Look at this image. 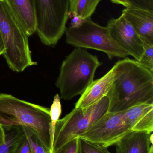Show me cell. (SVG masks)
Wrapping results in <instances>:
<instances>
[{
    "label": "cell",
    "mask_w": 153,
    "mask_h": 153,
    "mask_svg": "<svg viewBox=\"0 0 153 153\" xmlns=\"http://www.w3.org/2000/svg\"><path fill=\"white\" fill-rule=\"evenodd\" d=\"M101 1L73 0L71 13H75L83 19H90Z\"/></svg>",
    "instance_id": "16"
},
{
    "label": "cell",
    "mask_w": 153,
    "mask_h": 153,
    "mask_svg": "<svg viewBox=\"0 0 153 153\" xmlns=\"http://www.w3.org/2000/svg\"><path fill=\"white\" fill-rule=\"evenodd\" d=\"M70 17L71 18V26L70 27L72 28L80 27L85 20L73 13L70 14L69 18Z\"/></svg>",
    "instance_id": "24"
},
{
    "label": "cell",
    "mask_w": 153,
    "mask_h": 153,
    "mask_svg": "<svg viewBox=\"0 0 153 153\" xmlns=\"http://www.w3.org/2000/svg\"><path fill=\"white\" fill-rule=\"evenodd\" d=\"M28 36L36 31L34 0H3Z\"/></svg>",
    "instance_id": "14"
},
{
    "label": "cell",
    "mask_w": 153,
    "mask_h": 153,
    "mask_svg": "<svg viewBox=\"0 0 153 153\" xmlns=\"http://www.w3.org/2000/svg\"><path fill=\"white\" fill-rule=\"evenodd\" d=\"M122 15L130 22L143 41L153 44V12L130 6L123 10Z\"/></svg>",
    "instance_id": "11"
},
{
    "label": "cell",
    "mask_w": 153,
    "mask_h": 153,
    "mask_svg": "<svg viewBox=\"0 0 153 153\" xmlns=\"http://www.w3.org/2000/svg\"><path fill=\"white\" fill-rule=\"evenodd\" d=\"M144 53L138 62L145 68L153 73V44L143 42Z\"/></svg>",
    "instance_id": "20"
},
{
    "label": "cell",
    "mask_w": 153,
    "mask_h": 153,
    "mask_svg": "<svg viewBox=\"0 0 153 153\" xmlns=\"http://www.w3.org/2000/svg\"><path fill=\"white\" fill-rule=\"evenodd\" d=\"M14 153H33L27 137H25L17 146Z\"/></svg>",
    "instance_id": "23"
},
{
    "label": "cell",
    "mask_w": 153,
    "mask_h": 153,
    "mask_svg": "<svg viewBox=\"0 0 153 153\" xmlns=\"http://www.w3.org/2000/svg\"><path fill=\"white\" fill-rule=\"evenodd\" d=\"M153 135L145 131H132L116 144V153H150Z\"/></svg>",
    "instance_id": "13"
},
{
    "label": "cell",
    "mask_w": 153,
    "mask_h": 153,
    "mask_svg": "<svg viewBox=\"0 0 153 153\" xmlns=\"http://www.w3.org/2000/svg\"><path fill=\"white\" fill-rule=\"evenodd\" d=\"M129 1L131 6L153 12V0H129Z\"/></svg>",
    "instance_id": "22"
},
{
    "label": "cell",
    "mask_w": 153,
    "mask_h": 153,
    "mask_svg": "<svg viewBox=\"0 0 153 153\" xmlns=\"http://www.w3.org/2000/svg\"><path fill=\"white\" fill-rule=\"evenodd\" d=\"M116 77L115 65L102 77L93 81L81 94L75 108H84L93 105L107 96Z\"/></svg>",
    "instance_id": "10"
},
{
    "label": "cell",
    "mask_w": 153,
    "mask_h": 153,
    "mask_svg": "<svg viewBox=\"0 0 153 153\" xmlns=\"http://www.w3.org/2000/svg\"><path fill=\"white\" fill-rule=\"evenodd\" d=\"M110 100L105 96L99 101L86 108H75L59 119L55 127L53 153L68 142L79 137L109 111Z\"/></svg>",
    "instance_id": "6"
},
{
    "label": "cell",
    "mask_w": 153,
    "mask_h": 153,
    "mask_svg": "<svg viewBox=\"0 0 153 153\" xmlns=\"http://www.w3.org/2000/svg\"><path fill=\"white\" fill-rule=\"evenodd\" d=\"M79 137L68 142L54 153H79Z\"/></svg>",
    "instance_id": "21"
},
{
    "label": "cell",
    "mask_w": 153,
    "mask_h": 153,
    "mask_svg": "<svg viewBox=\"0 0 153 153\" xmlns=\"http://www.w3.org/2000/svg\"><path fill=\"white\" fill-rule=\"evenodd\" d=\"M23 127L33 153H50L43 145L35 130L28 127Z\"/></svg>",
    "instance_id": "18"
},
{
    "label": "cell",
    "mask_w": 153,
    "mask_h": 153,
    "mask_svg": "<svg viewBox=\"0 0 153 153\" xmlns=\"http://www.w3.org/2000/svg\"><path fill=\"white\" fill-rule=\"evenodd\" d=\"M107 27L113 39L139 62L144 53L143 41L124 15L110 20Z\"/></svg>",
    "instance_id": "9"
},
{
    "label": "cell",
    "mask_w": 153,
    "mask_h": 153,
    "mask_svg": "<svg viewBox=\"0 0 153 153\" xmlns=\"http://www.w3.org/2000/svg\"><path fill=\"white\" fill-rule=\"evenodd\" d=\"M116 77L107 96L109 111H124L142 103H153V73L129 58L115 65Z\"/></svg>",
    "instance_id": "1"
},
{
    "label": "cell",
    "mask_w": 153,
    "mask_h": 153,
    "mask_svg": "<svg viewBox=\"0 0 153 153\" xmlns=\"http://www.w3.org/2000/svg\"><path fill=\"white\" fill-rule=\"evenodd\" d=\"M102 65L87 49L75 48L63 62L56 82L60 98L69 100L81 94L94 81L95 72Z\"/></svg>",
    "instance_id": "3"
},
{
    "label": "cell",
    "mask_w": 153,
    "mask_h": 153,
    "mask_svg": "<svg viewBox=\"0 0 153 153\" xmlns=\"http://www.w3.org/2000/svg\"><path fill=\"white\" fill-rule=\"evenodd\" d=\"M5 141V134L3 127L0 125V146L2 145Z\"/></svg>",
    "instance_id": "26"
},
{
    "label": "cell",
    "mask_w": 153,
    "mask_h": 153,
    "mask_svg": "<svg viewBox=\"0 0 153 153\" xmlns=\"http://www.w3.org/2000/svg\"><path fill=\"white\" fill-rule=\"evenodd\" d=\"M5 134V143L0 146V153H14L26 136L23 126L3 127Z\"/></svg>",
    "instance_id": "15"
},
{
    "label": "cell",
    "mask_w": 153,
    "mask_h": 153,
    "mask_svg": "<svg viewBox=\"0 0 153 153\" xmlns=\"http://www.w3.org/2000/svg\"><path fill=\"white\" fill-rule=\"evenodd\" d=\"M60 99L61 98L59 94H56L54 97V100L51 105V108L49 109L50 120H51L50 124V133L52 150H53V144H54L55 127L57 122L59 119L62 113V106H61V102H60Z\"/></svg>",
    "instance_id": "17"
},
{
    "label": "cell",
    "mask_w": 153,
    "mask_h": 153,
    "mask_svg": "<svg viewBox=\"0 0 153 153\" xmlns=\"http://www.w3.org/2000/svg\"><path fill=\"white\" fill-rule=\"evenodd\" d=\"M5 52V47L3 40L0 32V56L3 55Z\"/></svg>",
    "instance_id": "27"
},
{
    "label": "cell",
    "mask_w": 153,
    "mask_h": 153,
    "mask_svg": "<svg viewBox=\"0 0 153 153\" xmlns=\"http://www.w3.org/2000/svg\"><path fill=\"white\" fill-rule=\"evenodd\" d=\"M0 32L5 48L3 56L11 70L22 72L37 65L31 58L28 36L3 0H0Z\"/></svg>",
    "instance_id": "4"
},
{
    "label": "cell",
    "mask_w": 153,
    "mask_h": 153,
    "mask_svg": "<svg viewBox=\"0 0 153 153\" xmlns=\"http://www.w3.org/2000/svg\"><path fill=\"white\" fill-rule=\"evenodd\" d=\"M132 131L125 119L123 111H108L79 138L108 148L116 145Z\"/></svg>",
    "instance_id": "8"
},
{
    "label": "cell",
    "mask_w": 153,
    "mask_h": 153,
    "mask_svg": "<svg viewBox=\"0 0 153 153\" xmlns=\"http://www.w3.org/2000/svg\"><path fill=\"white\" fill-rule=\"evenodd\" d=\"M65 34L67 44L75 48L103 52L110 59L130 56L113 39L107 27L97 24L91 18L84 20L78 27L67 28Z\"/></svg>",
    "instance_id": "7"
},
{
    "label": "cell",
    "mask_w": 153,
    "mask_h": 153,
    "mask_svg": "<svg viewBox=\"0 0 153 153\" xmlns=\"http://www.w3.org/2000/svg\"><path fill=\"white\" fill-rule=\"evenodd\" d=\"M111 1L113 3L121 4L126 8L131 6L129 0H111Z\"/></svg>",
    "instance_id": "25"
},
{
    "label": "cell",
    "mask_w": 153,
    "mask_h": 153,
    "mask_svg": "<svg viewBox=\"0 0 153 153\" xmlns=\"http://www.w3.org/2000/svg\"><path fill=\"white\" fill-rule=\"evenodd\" d=\"M79 153H110L107 147L81 139L79 140Z\"/></svg>",
    "instance_id": "19"
},
{
    "label": "cell",
    "mask_w": 153,
    "mask_h": 153,
    "mask_svg": "<svg viewBox=\"0 0 153 153\" xmlns=\"http://www.w3.org/2000/svg\"><path fill=\"white\" fill-rule=\"evenodd\" d=\"M49 109L20 100L10 94H0V125L21 126L36 131L46 149L53 153L50 133Z\"/></svg>",
    "instance_id": "2"
},
{
    "label": "cell",
    "mask_w": 153,
    "mask_h": 153,
    "mask_svg": "<svg viewBox=\"0 0 153 153\" xmlns=\"http://www.w3.org/2000/svg\"><path fill=\"white\" fill-rule=\"evenodd\" d=\"M124 117L133 131H153V103H142L124 111Z\"/></svg>",
    "instance_id": "12"
},
{
    "label": "cell",
    "mask_w": 153,
    "mask_h": 153,
    "mask_svg": "<svg viewBox=\"0 0 153 153\" xmlns=\"http://www.w3.org/2000/svg\"><path fill=\"white\" fill-rule=\"evenodd\" d=\"M36 31L41 42L54 47L65 33L73 0H34Z\"/></svg>",
    "instance_id": "5"
}]
</instances>
